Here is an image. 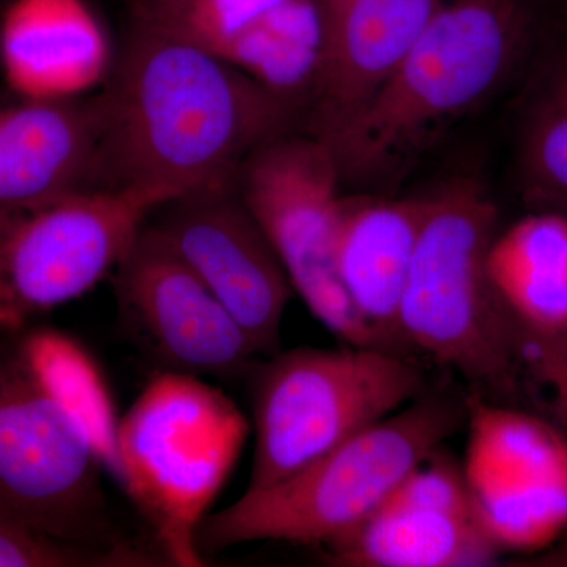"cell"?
Here are the masks:
<instances>
[{
  "mask_svg": "<svg viewBox=\"0 0 567 567\" xmlns=\"http://www.w3.org/2000/svg\"><path fill=\"white\" fill-rule=\"evenodd\" d=\"M522 358L536 379L551 391L558 413L567 424V330L551 334L524 331Z\"/></svg>",
  "mask_w": 567,
  "mask_h": 567,
  "instance_id": "obj_23",
  "label": "cell"
},
{
  "mask_svg": "<svg viewBox=\"0 0 567 567\" xmlns=\"http://www.w3.org/2000/svg\"><path fill=\"white\" fill-rule=\"evenodd\" d=\"M462 423V409L421 395L270 486L246 488L197 532L204 557L256 540L330 547L371 516Z\"/></svg>",
  "mask_w": 567,
  "mask_h": 567,
  "instance_id": "obj_4",
  "label": "cell"
},
{
  "mask_svg": "<svg viewBox=\"0 0 567 567\" xmlns=\"http://www.w3.org/2000/svg\"><path fill=\"white\" fill-rule=\"evenodd\" d=\"M249 423L200 377H153L117 425V475L169 566L200 567L197 532L233 473Z\"/></svg>",
  "mask_w": 567,
  "mask_h": 567,
  "instance_id": "obj_5",
  "label": "cell"
},
{
  "mask_svg": "<svg viewBox=\"0 0 567 567\" xmlns=\"http://www.w3.org/2000/svg\"><path fill=\"white\" fill-rule=\"evenodd\" d=\"M443 0H334L320 10L322 39L303 122L327 141L388 80Z\"/></svg>",
  "mask_w": 567,
  "mask_h": 567,
  "instance_id": "obj_14",
  "label": "cell"
},
{
  "mask_svg": "<svg viewBox=\"0 0 567 567\" xmlns=\"http://www.w3.org/2000/svg\"><path fill=\"white\" fill-rule=\"evenodd\" d=\"M189 2L192 0H153L147 13L134 14V17L152 18V20L171 24V22L178 20Z\"/></svg>",
  "mask_w": 567,
  "mask_h": 567,
  "instance_id": "obj_24",
  "label": "cell"
},
{
  "mask_svg": "<svg viewBox=\"0 0 567 567\" xmlns=\"http://www.w3.org/2000/svg\"><path fill=\"white\" fill-rule=\"evenodd\" d=\"M0 66L22 99H74L110 76L111 48L84 0H11L0 20Z\"/></svg>",
  "mask_w": 567,
  "mask_h": 567,
  "instance_id": "obj_17",
  "label": "cell"
},
{
  "mask_svg": "<svg viewBox=\"0 0 567 567\" xmlns=\"http://www.w3.org/2000/svg\"><path fill=\"white\" fill-rule=\"evenodd\" d=\"M429 196H344L336 264L350 303L391 349Z\"/></svg>",
  "mask_w": 567,
  "mask_h": 567,
  "instance_id": "obj_18",
  "label": "cell"
},
{
  "mask_svg": "<svg viewBox=\"0 0 567 567\" xmlns=\"http://www.w3.org/2000/svg\"><path fill=\"white\" fill-rule=\"evenodd\" d=\"M462 468L480 524L499 550L551 546L567 529V436L475 398Z\"/></svg>",
  "mask_w": 567,
  "mask_h": 567,
  "instance_id": "obj_10",
  "label": "cell"
},
{
  "mask_svg": "<svg viewBox=\"0 0 567 567\" xmlns=\"http://www.w3.org/2000/svg\"><path fill=\"white\" fill-rule=\"evenodd\" d=\"M147 224L221 301L256 352L274 357L293 289L235 183L175 196Z\"/></svg>",
  "mask_w": 567,
  "mask_h": 567,
  "instance_id": "obj_11",
  "label": "cell"
},
{
  "mask_svg": "<svg viewBox=\"0 0 567 567\" xmlns=\"http://www.w3.org/2000/svg\"><path fill=\"white\" fill-rule=\"evenodd\" d=\"M324 551L350 567L484 566L502 554L477 520L464 473L439 450Z\"/></svg>",
  "mask_w": 567,
  "mask_h": 567,
  "instance_id": "obj_13",
  "label": "cell"
},
{
  "mask_svg": "<svg viewBox=\"0 0 567 567\" xmlns=\"http://www.w3.org/2000/svg\"><path fill=\"white\" fill-rule=\"evenodd\" d=\"M171 25L265 84L308 96L322 39L312 0H192Z\"/></svg>",
  "mask_w": 567,
  "mask_h": 567,
  "instance_id": "obj_16",
  "label": "cell"
},
{
  "mask_svg": "<svg viewBox=\"0 0 567 567\" xmlns=\"http://www.w3.org/2000/svg\"><path fill=\"white\" fill-rule=\"evenodd\" d=\"M100 93L96 188L181 196L235 181L265 142L293 132L305 100L224 61L181 29L134 17Z\"/></svg>",
  "mask_w": 567,
  "mask_h": 567,
  "instance_id": "obj_1",
  "label": "cell"
},
{
  "mask_svg": "<svg viewBox=\"0 0 567 567\" xmlns=\"http://www.w3.org/2000/svg\"><path fill=\"white\" fill-rule=\"evenodd\" d=\"M102 128L99 96L0 107V212L96 188Z\"/></svg>",
  "mask_w": 567,
  "mask_h": 567,
  "instance_id": "obj_15",
  "label": "cell"
},
{
  "mask_svg": "<svg viewBox=\"0 0 567 567\" xmlns=\"http://www.w3.org/2000/svg\"><path fill=\"white\" fill-rule=\"evenodd\" d=\"M427 196L399 306V339L477 390L505 393L524 363V330L487 271L495 204L475 178H454Z\"/></svg>",
  "mask_w": 567,
  "mask_h": 567,
  "instance_id": "obj_3",
  "label": "cell"
},
{
  "mask_svg": "<svg viewBox=\"0 0 567 567\" xmlns=\"http://www.w3.org/2000/svg\"><path fill=\"white\" fill-rule=\"evenodd\" d=\"M252 371L256 453L248 488L293 475L425 391L423 371L383 347H301Z\"/></svg>",
  "mask_w": 567,
  "mask_h": 567,
  "instance_id": "obj_6",
  "label": "cell"
},
{
  "mask_svg": "<svg viewBox=\"0 0 567 567\" xmlns=\"http://www.w3.org/2000/svg\"><path fill=\"white\" fill-rule=\"evenodd\" d=\"M312 2L316 3L317 9L323 10L324 7L330 6L331 2H334V0H312Z\"/></svg>",
  "mask_w": 567,
  "mask_h": 567,
  "instance_id": "obj_26",
  "label": "cell"
},
{
  "mask_svg": "<svg viewBox=\"0 0 567 567\" xmlns=\"http://www.w3.org/2000/svg\"><path fill=\"white\" fill-rule=\"evenodd\" d=\"M528 92L518 134L525 194L567 215V40L547 52Z\"/></svg>",
  "mask_w": 567,
  "mask_h": 567,
  "instance_id": "obj_21",
  "label": "cell"
},
{
  "mask_svg": "<svg viewBox=\"0 0 567 567\" xmlns=\"http://www.w3.org/2000/svg\"><path fill=\"white\" fill-rule=\"evenodd\" d=\"M126 331L164 371L235 377L260 357L221 301L145 223L114 274Z\"/></svg>",
  "mask_w": 567,
  "mask_h": 567,
  "instance_id": "obj_12",
  "label": "cell"
},
{
  "mask_svg": "<svg viewBox=\"0 0 567 567\" xmlns=\"http://www.w3.org/2000/svg\"><path fill=\"white\" fill-rule=\"evenodd\" d=\"M529 32L524 0H443L388 80L323 141L342 185L377 188L404 177L505 84Z\"/></svg>",
  "mask_w": 567,
  "mask_h": 567,
  "instance_id": "obj_2",
  "label": "cell"
},
{
  "mask_svg": "<svg viewBox=\"0 0 567 567\" xmlns=\"http://www.w3.org/2000/svg\"><path fill=\"white\" fill-rule=\"evenodd\" d=\"M169 566L163 555L122 546H78L25 527L0 514V567H153Z\"/></svg>",
  "mask_w": 567,
  "mask_h": 567,
  "instance_id": "obj_22",
  "label": "cell"
},
{
  "mask_svg": "<svg viewBox=\"0 0 567 567\" xmlns=\"http://www.w3.org/2000/svg\"><path fill=\"white\" fill-rule=\"evenodd\" d=\"M103 470L91 439L20 350L0 360V514L78 546H128L111 525Z\"/></svg>",
  "mask_w": 567,
  "mask_h": 567,
  "instance_id": "obj_8",
  "label": "cell"
},
{
  "mask_svg": "<svg viewBox=\"0 0 567 567\" xmlns=\"http://www.w3.org/2000/svg\"><path fill=\"white\" fill-rule=\"evenodd\" d=\"M153 0H128L133 14H144L151 9Z\"/></svg>",
  "mask_w": 567,
  "mask_h": 567,
  "instance_id": "obj_25",
  "label": "cell"
},
{
  "mask_svg": "<svg viewBox=\"0 0 567 567\" xmlns=\"http://www.w3.org/2000/svg\"><path fill=\"white\" fill-rule=\"evenodd\" d=\"M234 183L311 315L347 346L383 347L339 279L344 196L331 148L312 134L284 133L257 147Z\"/></svg>",
  "mask_w": 567,
  "mask_h": 567,
  "instance_id": "obj_9",
  "label": "cell"
},
{
  "mask_svg": "<svg viewBox=\"0 0 567 567\" xmlns=\"http://www.w3.org/2000/svg\"><path fill=\"white\" fill-rule=\"evenodd\" d=\"M18 350L37 382L81 425L103 468L115 477L118 417L110 386L91 353L54 330L33 331Z\"/></svg>",
  "mask_w": 567,
  "mask_h": 567,
  "instance_id": "obj_20",
  "label": "cell"
},
{
  "mask_svg": "<svg viewBox=\"0 0 567 567\" xmlns=\"http://www.w3.org/2000/svg\"><path fill=\"white\" fill-rule=\"evenodd\" d=\"M173 197L140 186L89 188L0 212V327H21L92 290Z\"/></svg>",
  "mask_w": 567,
  "mask_h": 567,
  "instance_id": "obj_7",
  "label": "cell"
},
{
  "mask_svg": "<svg viewBox=\"0 0 567 567\" xmlns=\"http://www.w3.org/2000/svg\"><path fill=\"white\" fill-rule=\"evenodd\" d=\"M487 271L522 330L536 334L567 330L565 213H533L495 235Z\"/></svg>",
  "mask_w": 567,
  "mask_h": 567,
  "instance_id": "obj_19",
  "label": "cell"
}]
</instances>
